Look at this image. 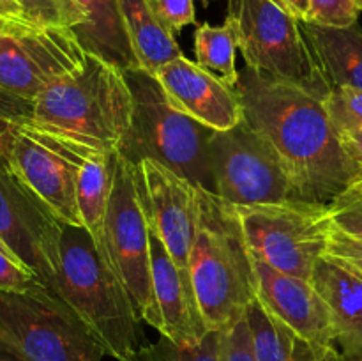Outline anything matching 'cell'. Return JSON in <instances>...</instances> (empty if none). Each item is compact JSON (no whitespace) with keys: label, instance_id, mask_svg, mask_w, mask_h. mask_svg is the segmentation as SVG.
I'll return each instance as SVG.
<instances>
[{"label":"cell","instance_id":"obj_1","mask_svg":"<svg viewBox=\"0 0 362 361\" xmlns=\"http://www.w3.org/2000/svg\"><path fill=\"white\" fill-rule=\"evenodd\" d=\"M235 88L244 119L276 152L296 200L331 205L352 183L354 170L324 99L247 66Z\"/></svg>","mask_w":362,"mask_h":361},{"label":"cell","instance_id":"obj_2","mask_svg":"<svg viewBox=\"0 0 362 361\" xmlns=\"http://www.w3.org/2000/svg\"><path fill=\"white\" fill-rule=\"evenodd\" d=\"M30 120L103 152H117L133 122V94L124 71L87 53L71 73L34 99Z\"/></svg>","mask_w":362,"mask_h":361},{"label":"cell","instance_id":"obj_3","mask_svg":"<svg viewBox=\"0 0 362 361\" xmlns=\"http://www.w3.org/2000/svg\"><path fill=\"white\" fill-rule=\"evenodd\" d=\"M49 289L76 311L106 356L129 361L147 345L126 285L83 227H64L60 268Z\"/></svg>","mask_w":362,"mask_h":361},{"label":"cell","instance_id":"obj_4","mask_svg":"<svg viewBox=\"0 0 362 361\" xmlns=\"http://www.w3.org/2000/svg\"><path fill=\"white\" fill-rule=\"evenodd\" d=\"M189 276L209 331H221L255 299V265L235 207L200 188Z\"/></svg>","mask_w":362,"mask_h":361},{"label":"cell","instance_id":"obj_5","mask_svg":"<svg viewBox=\"0 0 362 361\" xmlns=\"http://www.w3.org/2000/svg\"><path fill=\"white\" fill-rule=\"evenodd\" d=\"M133 94V122L119 154L136 165L156 159L204 190L214 191L209 142L214 131L177 108L158 76L148 71H124Z\"/></svg>","mask_w":362,"mask_h":361},{"label":"cell","instance_id":"obj_6","mask_svg":"<svg viewBox=\"0 0 362 361\" xmlns=\"http://www.w3.org/2000/svg\"><path fill=\"white\" fill-rule=\"evenodd\" d=\"M0 345L21 361H103L101 343L48 285L0 290Z\"/></svg>","mask_w":362,"mask_h":361},{"label":"cell","instance_id":"obj_7","mask_svg":"<svg viewBox=\"0 0 362 361\" xmlns=\"http://www.w3.org/2000/svg\"><path fill=\"white\" fill-rule=\"evenodd\" d=\"M226 23L233 28L247 67L325 99L331 85L322 74L300 21L271 0H228Z\"/></svg>","mask_w":362,"mask_h":361},{"label":"cell","instance_id":"obj_8","mask_svg":"<svg viewBox=\"0 0 362 361\" xmlns=\"http://www.w3.org/2000/svg\"><path fill=\"white\" fill-rule=\"evenodd\" d=\"M235 211L255 258L285 275L311 280L332 232L329 205L288 200L240 205Z\"/></svg>","mask_w":362,"mask_h":361},{"label":"cell","instance_id":"obj_9","mask_svg":"<svg viewBox=\"0 0 362 361\" xmlns=\"http://www.w3.org/2000/svg\"><path fill=\"white\" fill-rule=\"evenodd\" d=\"M106 262L126 285L145 324L158 328L151 269V229L136 188L134 165L117 152L105 222Z\"/></svg>","mask_w":362,"mask_h":361},{"label":"cell","instance_id":"obj_10","mask_svg":"<svg viewBox=\"0 0 362 361\" xmlns=\"http://www.w3.org/2000/svg\"><path fill=\"white\" fill-rule=\"evenodd\" d=\"M214 193L230 205H265L296 200L281 161L246 119L209 142Z\"/></svg>","mask_w":362,"mask_h":361},{"label":"cell","instance_id":"obj_11","mask_svg":"<svg viewBox=\"0 0 362 361\" xmlns=\"http://www.w3.org/2000/svg\"><path fill=\"white\" fill-rule=\"evenodd\" d=\"M94 151L98 149L23 119L14 130L7 161L64 225L83 227L76 198L78 173Z\"/></svg>","mask_w":362,"mask_h":361},{"label":"cell","instance_id":"obj_12","mask_svg":"<svg viewBox=\"0 0 362 361\" xmlns=\"http://www.w3.org/2000/svg\"><path fill=\"white\" fill-rule=\"evenodd\" d=\"M85 52L71 28L18 21L0 30V88L25 101L76 69Z\"/></svg>","mask_w":362,"mask_h":361},{"label":"cell","instance_id":"obj_13","mask_svg":"<svg viewBox=\"0 0 362 361\" xmlns=\"http://www.w3.org/2000/svg\"><path fill=\"white\" fill-rule=\"evenodd\" d=\"M64 227L9 161H0V239L48 287L60 268Z\"/></svg>","mask_w":362,"mask_h":361},{"label":"cell","instance_id":"obj_14","mask_svg":"<svg viewBox=\"0 0 362 361\" xmlns=\"http://www.w3.org/2000/svg\"><path fill=\"white\" fill-rule=\"evenodd\" d=\"M136 188L148 227L158 234L175 265L189 271L191 244L198 222L200 186L156 159L134 165Z\"/></svg>","mask_w":362,"mask_h":361},{"label":"cell","instance_id":"obj_15","mask_svg":"<svg viewBox=\"0 0 362 361\" xmlns=\"http://www.w3.org/2000/svg\"><path fill=\"white\" fill-rule=\"evenodd\" d=\"M156 76L177 108L212 131H226L244 119L237 88L184 55L159 67Z\"/></svg>","mask_w":362,"mask_h":361},{"label":"cell","instance_id":"obj_16","mask_svg":"<svg viewBox=\"0 0 362 361\" xmlns=\"http://www.w3.org/2000/svg\"><path fill=\"white\" fill-rule=\"evenodd\" d=\"M253 265L255 297L269 314L304 338L336 345L331 311L310 280L276 271L255 257Z\"/></svg>","mask_w":362,"mask_h":361},{"label":"cell","instance_id":"obj_17","mask_svg":"<svg viewBox=\"0 0 362 361\" xmlns=\"http://www.w3.org/2000/svg\"><path fill=\"white\" fill-rule=\"evenodd\" d=\"M151 229V227H148ZM151 269L158 331L175 343L193 345L207 336L189 271H182L170 257L158 234L151 229Z\"/></svg>","mask_w":362,"mask_h":361},{"label":"cell","instance_id":"obj_18","mask_svg":"<svg viewBox=\"0 0 362 361\" xmlns=\"http://www.w3.org/2000/svg\"><path fill=\"white\" fill-rule=\"evenodd\" d=\"M310 282L327 303L338 349L350 361H361L362 278L338 262L322 257Z\"/></svg>","mask_w":362,"mask_h":361},{"label":"cell","instance_id":"obj_19","mask_svg":"<svg viewBox=\"0 0 362 361\" xmlns=\"http://www.w3.org/2000/svg\"><path fill=\"white\" fill-rule=\"evenodd\" d=\"M311 53L331 88L362 91V28L300 21Z\"/></svg>","mask_w":362,"mask_h":361},{"label":"cell","instance_id":"obj_20","mask_svg":"<svg viewBox=\"0 0 362 361\" xmlns=\"http://www.w3.org/2000/svg\"><path fill=\"white\" fill-rule=\"evenodd\" d=\"M258 361H350L338 345L308 340L269 314L255 297L246 308Z\"/></svg>","mask_w":362,"mask_h":361},{"label":"cell","instance_id":"obj_21","mask_svg":"<svg viewBox=\"0 0 362 361\" xmlns=\"http://www.w3.org/2000/svg\"><path fill=\"white\" fill-rule=\"evenodd\" d=\"M76 2L87 13V23L73 30L81 48L90 55L119 67L120 71L140 67L131 46L119 0H76Z\"/></svg>","mask_w":362,"mask_h":361},{"label":"cell","instance_id":"obj_22","mask_svg":"<svg viewBox=\"0 0 362 361\" xmlns=\"http://www.w3.org/2000/svg\"><path fill=\"white\" fill-rule=\"evenodd\" d=\"M119 152V151H117ZM117 152L94 151L81 163L78 173L76 198L81 225L90 234L95 248L106 260L105 222L108 211L110 191L113 184Z\"/></svg>","mask_w":362,"mask_h":361},{"label":"cell","instance_id":"obj_23","mask_svg":"<svg viewBox=\"0 0 362 361\" xmlns=\"http://www.w3.org/2000/svg\"><path fill=\"white\" fill-rule=\"evenodd\" d=\"M119 4L141 69L156 74L159 67L182 55L175 35L159 21L152 0H119Z\"/></svg>","mask_w":362,"mask_h":361},{"label":"cell","instance_id":"obj_24","mask_svg":"<svg viewBox=\"0 0 362 361\" xmlns=\"http://www.w3.org/2000/svg\"><path fill=\"white\" fill-rule=\"evenodd\" d=\"M237 38L228 23L214 27L211 23H202L194 30V53L197 64L209 73L216 74L228 87L235 88L239 84L240 71L235 67Z\"/></svg>","mask_w":362,"mask_h":361},{"label":"cell","instance_id":"obj_25","mask_svg":"<svg viewBox=\"0 0 362 361\" xmlns=\"http://www.w3.org/2000/svg\"><path fill=\"white\" fill-rule=\"evenodd\" d=\"M129 361H221L219 356V331H209L202 342L182 345L159 336L158 342L141 347Z\"/></svg>","mask_w":362,"mask_h":361},{"label":"cell","instance_id":"obj_26","mask_svg":"<svg viewBox=\"0 0 362 361\" xmlns=\"http://www.w3.org/2000/svg\"><path fill=\"white\" fill-rule=\"evenodd\" d=\"M23 20L37 27L76 28L87 23V13L76 0H18Z\"/></svg>","mask_w":362,"mask_h":361},{"label":"cell","instance_id":"obj_27","mask_svg":"<svg viewBox=\"0 0 362 361\" xmlns=\"http://www.w3.org/2000/svg\"><path fill=\"white\" fill-rule=\"evenodd\" d=\"M334 229L362 239V176L354 177L345 191L329 205Z\"/></svg>","mask_w":362,"mask_h":361},{"label":"cell","instance_id":"obj_28","mask_svg":"<svg viewBox=\"0 0 362 361\" xmlns=\"http://www.w3.org/2000/svg\"><path fill=\"white\" fill-rule=\"evenodd\" d=\"M324 105L338 133L362 127V91L332 88Z\"/></svg>","mask_w":362,"mask_h":361},{"label":"cell","instance_id":"obj_29","mask_svg":"<svg viewBox=\"0 0 362 361\" xmlns=\"http://www.w3.org/2000/svg\"><path fill=\"white\" fill-rule=\"evenodd\" d=\"M219 356L221 361H258L246 311L219 331Z\"/></svg>","mask_w":362,"mask_h":361},{"label":"cell","instance_id":"obj_30","mask_svg":"<svg viewBox=\"0 0 362 361\" xmlns=\"http://www.w3.org/2000/svg\"><path fill=\"white\" fill-rule=\"evenodd\" d=\"M362 0H310V20L329 27H349L357 23Z\"/></svg>","mask_w":362,"mask_h":361},{"label":"cell","instance_id":"obj_31","mask_svg":"<svg viewBox=\"0 0 362 361\" xmlns=\"http://www.w3.org/2000/svg\"><path fill=\"white\" fill-rule=\"evenodd\" d=\"M324 257L338 262L343 268L350 269V271L362 278V243L356 237L339 232L338 229H334V225H332L327 251H325Z\"/></svg>","mask_w":362,"mask_h":361},{"label":"cell","instance_id":"obj_32","mask_svg":"<svg viewBox=\"0 0 362 361\" xmlns=\"http://www.w3.org/2000/svg\"><path fill=\"white\" fill-rule=\"evenodd\" d=\"M152 7H154L163 27L172 32L173 35L197 21L193 0H152Z\"/></svg>","mask_w":362,"mask_h":361},{"label":"cell","instance_id":"obj_33","mask_svg":"<svg viewBox=\"0 0 362 361\" xmlns=\"http://www.w3.org/2000/svg\"><path fill=\"white\" fill-rule=\"evenodd\" d=\"M35 280L37 278L23 264L0 251V290H21Z\"/></svg>","mask_w":362,"mask_h":361},{"label":"cell","instance_id":"obj_34","mask_svg":"<svg viewBox=\"0 0 362 361\" xmlns=\"http://www.w3.org/2000/svg\"><path fill=\"white\" fill-rule=\"evenodd\" d=\"M339 140L346 152L350 165H352L354 177L362 176V127L359 130L339 131Z\"/></svg>","mask_w":362,"mask_h":361},{"label":"cell","instance_id":"obj_35","mask_svg":"<svg viewBox=\"0 0 362 361\" xmlns=\"http://www.w3.org/2000/svg\"><path fill=\"white\" fill-rule=\"evenodd\" d=\"M32 110H34V103L25 101V99L16 98L0 88V117L14 120L30 119Z\"/></svg>","mask_w":362,"mask_h":361},{"label":"cell","instance_id":"obj_36","mask_svg":"<svg viewBox=\"0 0 362 361\" xmlns=\"http://www.w3.org/2000/svg\"><path fill=\"white\" fill-rule=\"evenodd\" d=\"M20 120L7 119V117H0V161H7L11 151V144H13V134L16 130Z\"/></svg>","mask_w":362,"mask_h":361},{"label":"cell","instance_id":"obj_37","mask_svg":"<svg viewBox=\"0 0 362 361\" xmlns=\"http://www.w3.org/2000/svg\"><path fill=\"white\" fill-rule=\"evenodd\" d=\"M299 21L310 20V0H271Z\"/></svg>","mask_w":362,"mask_h":361},{"label":"cell","instance_id":"obj_38","mask_svg":"<svg viewBox=\"0 0 362 361\" xmlns=\"http://www.w3.org/2000/svg\"><path fill=\"white\" fill-rule=\"evenodd\" d=\"M0 13L4 16H9L13 20H23V11H21V6L18 0H0Z\"/></svg>","mask_w":362,"mask_h":361},{"label":"cell","instance_id":"obj_39","mask_svg":"<svg viewBox=\"0 0 362 361\" xmlns=\"http://www.w3.org/2000/svg\"><path fill=\"white\" fill-rule=\"evenodd\" d=\"M0 361H21V360L18 356H14L11 350H7L6 347L0 345Z\"/></svg>","mask_w":362,"mask_h":361},{"label":"cell","instance_id":"obj_40","mask_svg":"<svg viewBox=\"0 0 362 361\" xmlns=\"http://www.w3.org/2000/svg\"><path fill=\"white\" fill-rule=\"evenodd\" d=\"M18 21H21V20H13V18L4 16V14H0V30H6V28H11L14 23H18Z\"/></svg>","mask_w":362,"mask_h":361},{"label":"cell","instance_id":"obj_41","mask_svg":"<svg viewBox=\"0 0 362 361\" xmlns=\"http://www.w3.org/2000/svg\"><path fill=\"white\" fill-rule=\"evenodd\" d=\"M0 14H2V13H0Z\"/></svg>","mask_w":362,"mask_h":361},{"label":"cell","instance_id":"obj_42","mask_svg":"<svg viewBox=\"0 0 362 361\" xmlns=\"http://www.w3.org/2000/svg\"><path fill=\"white\" fill-rule=\"evenodd\" d=\"M361 361H362V360H361Z\"/></svg>","mask_w":362,"mask_h":361}]
</instances>
